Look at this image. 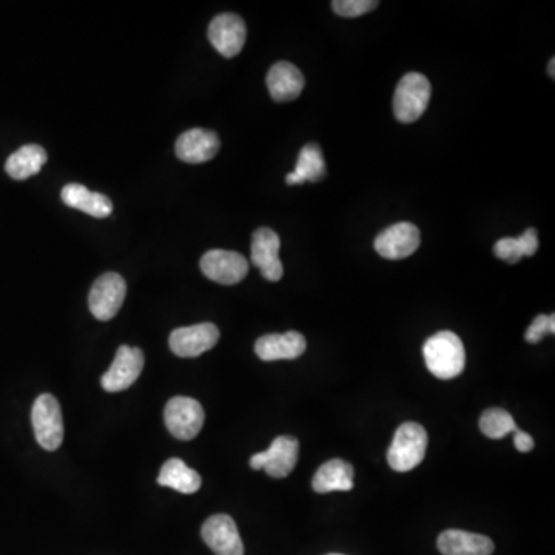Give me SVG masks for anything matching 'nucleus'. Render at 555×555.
Listing matches in <instances>:
<instances>
[{"label": "nucleus", "instance_id": "obj_1", "mask_svg": "<svg viewBox=\"0 0 555 555\" xmlns=\"http://www.w3.org/2000/svg\"><path fill=\"white\" fill-rule=\"evenodd\" d=\"M423 357L429 372L440 380H452L463 374L466 352L463 341L451 330L435 333L423 346Z\"/></svg>", "mask_w": 555, "mask_h": 555}, {"label": "nucleus", "instance_id": "obj_2", "mask_svg": "<svg viewBox=\"0 0 555 555\" xmlns=\"http://www.w3.org/2000/svg\"><path fill=\"white\" fill-rule=\"evenodd\" d=\"M428 449V432L418 423H404L395 432L387 451V461L394 471L409 472L421 465Z\"/></svg>", "mask_w": 555, "mask_h": 555}, {"label": "nucleus", "instance_id": "obj_3", "mask_svg": "<svg viewBox=\"0 0 555 555\" xmlns=\"http://www.w3.org/2000/svg\"><path fill=\"white\" fill-rule=\"evenodd\" d=\"M431 82L420 73H407L394 96L395 118L404 124L418 121L431 101Z\"/></svg>", "mask_w": 555, "mask_h": 555}, {"label": "nucleus", "instance_id": "obj_4", "mask_svg": "<svg viewBox=\"0 0 555 555\" xmlns=\"http://www.w3.org/2000/svg\"><path fill=\"white\" fill-rule=\"evenodd\" d=\"M36 441L45 451H56L64 441V420H62L61 404L51 394L37 397L31 411Z\"/></svg>", "mask_w": 555, "mask_h": 555}, {"label": "nucleus", "instance_id": "obj_5", "mask_svg": "<svg viewBox=\"0 0 555 555\" xmlns=\"http://www.w3.org/2000/svg\"><path fill=\"white\" fill-rule=\"evenodd\" d=\"M127 296V284L119 273L108 272L99 276L88 295V307L93 317L108 321L118 315Z\"/></svg>", "mask_w": 555, "mask_h": 555}, {"label": "nucleus", "instance_id": "obj_6", "mask_svg": "<svg viewBox=\"0 0 555 555\" xmlns=\"http://www.w3.org/2000/svg\"><path fill=\"white\" fill-rule=\"evenodd\" d=\"M300 455V443L295 437H276L270 448L250 458V468L266 471L270 477L284 478L295 469Z\"/></svg>", "mask_w": 555, "mask_h": 555}, {"label": "nucleus", "instance_id": "obj_7", "mask_svg": "<svg viewBox=\"0 0 555 555\" xmlns=\"http://www.w3.org/2000/svg\"><path fill=\"white\" fill-rule=\"evenodd\" d=\"M164 420L170 434L178 440H193L204 426V409L189 397H175L167 403Z\"/></svg>", "mask_w": 555, "mask_h": 555}, {"label": "nucleus", "instance_id": "obj_8", "mask_svg": "<svg viewBox=\"0 0 555 555\" xmlns=\"http://www.w3.org/2000/svg\"><path fill=\"white\" fill-rule=\"evenodd\" d=\"M202 273L222 286L241 283L249 273V261L241 253L230 250H210L202 256Z\"/></svg>", "mask_w": 555, "mask_h": 555}, {"label": "nucleus", "instance_id": "obj_9", "mask_svg": "<svg viewBox=\"0 0 555 555\" xmlns=\"http://www.w3.org/2000/svg\"><path fill=\"white\" fill-rule=\"evenodd\" d=\"M144 361V354L138 347H130L127 344L119 347L115 361L102 375L101 384L104 391L121 392L128 389L141 375Z\"/></svg>", "mask_w": 555, "mask_h": 555}, {"label": "nucleus", "instance_id": "obj_10", "mask_svg": "<svg viewBox=\"0 0 555 555\" xmlns=\"http://www.w3.org/2000/svg\"><path fill=\"white\" fill-rule=\"evenodd\" d=\"M219 341V330L215 324L201 323L179 327L170 335V349L181 358H195L213 349Z\"/></svg>", "mask_w": 555, "mask_h": 555}, {"label": "nucleus", "instance_id": "obj_11", "mask_svg": "<svg viewBox=\"0 0 555 555\" xmlns=\"http://www.w3.org/2000/svg\"><path fill=\"white\" fill-rule=\"evenodd\" d=\"M280 236L269 227H261L252 236V263L267 281H280L284 275L280 259Z\"/></svg>", "mask_w": 555, "mask_h": 555}, {"label": "nucleus", "instance_id": "obj_12", "mask_svg": "<svg viewBox=\"0 0 555 555\" xmlns=\"http://www.w3.org/2000/svg\"><path fill=\"white\" fill-rule=\"evenodd\" d=\"M201 535L216 555H244L243 540L230 515L216 514L207 518L202 525Z\"/></svg>", "mask_w": 555, "mask_h": 555}, {"label": "nucleus", "instance_id": "obj_13", "mask_svg": "<svg viewBox=\"0 0 555 555\" xmlns=\"http://www.w3.org/2000/svg\"><path fill=\"white\" fill-rule=\"evenodd\" d=\"M247 28L241 17L232 13L219 14L210 22L209 39L224 58H235L246 44Z\"/></svg>", "mask_w": 555, "mask_h": 555}, {"label": "nucleus", "instance_id": "obj_14", "mask_svg": "<svg viewBox=\"0 0 555 555\" xmlns=\"http://www.w3.org/2000/svg\"><path fill=\"white\" fill-rule=\"evenodd\" d=\"M421 235L411 222H398L375 238V250L386 259H403L417 252Z\"/></svg>", "mask_w": 555, "mask_h": 555}, {"label": "nucleus", "instance_id": "obj_15", "mask_svg": "<svg viewBox=\"0 0 555 555\" xmlns=\"http://www.w3.org/2000/svg\"><path fill=\"white\" fill-rule=\"evenodd\" d=\"M218 135L202 128H192L189 132L182 133L176 141V156L187 164H202L218 155Z\"/></svg>", "mask_w": 555, "mask_h": 555}, {"label": "nucleus", "instance_id": "obj_16", "mask_svg": "<svg viewBox=\"0 0 555 555\" xmlns=\"http://www.w3.org/2000/svg\"><path fill=\"white\" fill-rule=\"evenodd\" d=\"M306 338L300 332L270 333L259 338L255 352L263 361L295 360L306 352Z\"/></svg>", "mask_w": 555, "mask_h": 555}, {"label": "nucleus", "instance_id": "obj_17", "mask_svg": "<svg viewBox=\"0 0 555 555\" xmlns=\"http://www.w3.org/2000/svg\"><path fill=\"white\" fill-rule=\"evenodd\" d=\"M304 85L303 73L290 62H278L267 74V87L276 102L295 101L303 93Z\"/></svg>", "mask_w": 555, "mask_h": 555}, {"label": "nucleus", "instance_id": "obj_18", "mask_svg": "<svg viewBox=\"0 0 555 555\" xmlns=\"http://www.w3.org/2000/svg\"><path fill=\"white\" fill-rule=\"evenodd\" d=\"M438 549L443 555H492L494 543L486 535L448 529L438 537Z\"/></svg>", "mask_w": 555, "mask_h": 555}, {"label": "nucleus", "instance_id": "obj_19", "mask_svg": "<svg viewBox=\"0 0 555 555\" xmlns=\"http://www.w3.org/2000/svg\"><path fill=\"white\" fill-rule=\"evenodd\" d=\"M65 206L81 210L93 218H107L113 212V202L102 193L90 192L82 184L65 185L61 193Z\"/></svg>", "mask_w": 555, "mask_h": 555}, {"label": "nucleus", "instance_id": "obj_20", "mask_svg": "<svg viewBox=\"0 0 555 555\" xmlns=\"http://www.w3.org/2000/svg\"><path fill=\"white\" fill-rule=\"evenodd\" d=\"M313 491L329 494L335 491H352L354 489V468L347 461L335 458L320 466L313 475Z\"/></svg>", "mask_w": 555, "mask_h": 555}, {"label": "nucleus", "instance_id": "obj_21", "mask_svg": "<svg viewBox=\"0 0 555 555\" xmlns=\"http://www.w3.org/2000/svg\"><path fill=\"white\" fill-rule=\"evenodd\" d=\"M158 485L172 488L181 494H195L201 489V475L185 465L181 458H170L162 465Z\"/></svg>", "mask_w": 555, "mask_h": 555}, {"label": "nucleus", "instance_id": "obj_22", "mask_svg": "<svg viewBox=\"0 0 555 555\" xmlns=\"http://www.w3.org/2000/svg\"><path fill=\"white\" fill-rule=\"evenodd\" d=\"M47 159V152L41 145H24L7 159L5 170L11 178L24 181V179L31 178V176L41 172Z\"/></svg>", "mask_w": 555, "mask_h": 555}, {"label": "nucleus", "instance_id": "obj_23", "mask_svg": "<svg viewBox=\"0 0 555 555\" xmlns=\"http://www.w3.org/2000/svg\"><path fill=\"white\" fill-rule=\"evenodd\" d=\"M326 176V162L323 152L317 144H307L298 156L295 170L289 173L286 182L289 185L304 184L306 181L318 182Z\"/></svg>", "mask_w": 555, "mask_h": 555}, {"label": "nucleus", "instance_id": "obj_24", "mask_svg": "<svg viewBox=\"0 0 555 555\" xmlns=\"http://www.w3.org/2000/svg\"><path fill=\"white\" fill-rule=\"evenodd\" d=\"M537 250H539V236L535 229L526 230L518 238L498 239L494 246L495 256L509 264H517L523 256H532L537 253Z\"/></svg>", "mask_w": 555, "mask_h": 555}, {"label": "nucleus", "instance_id": "obj_25", "mask_svg": "<svg viewBox=\"0 0 555 555\" xmlns=\"http://www.w3.org/2000/svg\"><path fill=\"white\" fill-rule=\"evenodd\" d=\"M480 429L486 437L492 438V440H502L506 435L517 431L518 428L508 411L500 409V407H492L481 415Z\"/></svg>", "mask_w": 555, "mask_h": 555}, {"label": "nucleus", "instance_id": "obj_26", "mask_svg": "<svg viewBox=\"0 0 555 555\" xmlns=\"http://www.w3.org/2000/svg\"><path fill=\"white\" fill-rule=\"evenodd\" d=\"M333 11L341 17H358L374 11L378 7L375 0H335L332 2Z\"/></svg>", "mask_w": 555, "mask_h": 555}, {"label": "nucleus", "instance_id": "obj_27", "mask_svg": "<svg viewBox=\"0 0 555 555\" xmlns=\"http://www.w3.org/2000/svg\"><path fill=\"white\" fill-rule=\"evenodd\" d=\"M554 335L555 333V317L554 315H539L532 321L529 329L526 330L525 340L531 344L540 343L545 335Z\"/></svg>", "mask_w": 555, "mask_h": 555}, {"label": "nucleus", "instance_id": "obj_28", "mask_svg": "<svg viewBox=\"0 0 555 555\" xmlns=\"http://www.w3.org/2000/svg\"><path fill=\"white\" fill-rule=\"evenodd\" d=\"M514 444L517 451L523 452V454L534 449V440H532L531 435L528 432L520 431V429L514 432Z\"/></svg>", "mask_w": 555, "mask_h": 555}, {"label": "nucleus", "instance_id": "obj_29", "mask_svg": "<svg viewBox=\"0 0 555 555\" xmlns=\"http://www.w3.org/2000/svg\"><path fill=\"white\" fill-rule=\"evenodd\" d=\"M554 64H555V59L552 58L551 62H549V67H548V73L551 74V78H554L555 76Z\"/></svg>", "mask_w": 555, "mask_h": 555}, {"label": "nucleus", "instance_id": "obj_30", "mask_svg": "<svg viewBox=\"0 0 555 555\" xmlns=\"http://www.w3.org/2000/svg\"><path fill=\"white\" fill-rule=\"evenodd\" d=\"M330 555H341V554H330Z\"/></svg>", "mask_w": 555, "mask_h": 555}]
</instances>
